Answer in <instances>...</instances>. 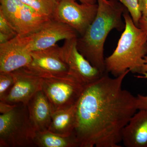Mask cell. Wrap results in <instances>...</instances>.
<instances>
[{"label": "cell", "instance_id": "d4e9b609", "mask_svg": "<svg viewBox=\"0 0 147 147\" xmlns=\"http://www.w3.org/2000/svg\"><path fill=\"white\" fill-rule=\"evenodd\" d=\"M74 1H79L82 3L94 4L96 3L97 0H74Z\"/></svg>", "mask_w": 147, "mask_h": 147}, {"label": "cell", "instance_id": "d6986e66", "mask_svg": "<svg viewBox=\"0 0 147 147\" xmlns=\"http://www.w3.org/2000/svg\"><path fill=\"white\" fill-rule=\"evenodd\" d=\"M17 35L16 32L0 13V44L8 42Z\"/></svg>", "mask_w": 147, "mask_h": 147}, {"label": "cell", "instance_id": "9c48e42d", "mask_svg": "<svg viewBox=\"0 0 147 147\" xmlns=\"http://www.w3.org/2000/svg\"><path fill=\"white\" fill-rule=\"evenodd\" d=\"M76 38L65 40L61 47L63 55L68 67V74L86 86L99 79L103 74L90 63L79 52Z\"/></svg>", "mask_w": 147, "mask_h": 147}, {"label": "cell", "instance_id": "6da1fadb", "mask_svg": "<svg viewBox=\"0 0 147 147\" xmlns=\"http://www.w3.org/2000/svg\"><path fill=\"white\" fill-rule=\"evenodd\" d=\"M129 72L114 78L105 72L84 87L76 104L78 147H121L123 129L138 110L136 96L122 87Z\"/></svg>", "mask_w": 147, "mask_h": 147}, {"label": "cell", "instance_id": "e0dca14e", "mask_svg": "<svg viewBox=\"0 0 147 147\" xmlns=\"http://www.w3.org/2000/svg\"><path fill=\"white\" fill-rule=\"evenodd\" d=\"M43 16L52 18L58 1L56 0H20Z\"/></svg>", "mask_w": 147, "mask_h": 147}, {"label": "cell", "instance_id": "ffe728a7", "mask_svg": "<svg viewBox=\"0 0 147 147\" xmlns=\"http://www.w3.org/2000/svg\"><path fill=\"white\" fill-rule=\"evenodd\" d=\"M123 4L129 12L134 24L139 27V22L142 18V13L139 10V0H118Z\"/></svg>", "mask_w": 147, "mask_h": 147}, {"label": "cell", "instance_id": "5b68a950", "mask_svg": "<svg viewBox=\"0 0 147 147\" xmlns=\"http://www.w3.org/2000/svg\"><path fill=\"white\" fill-rule=\"evenodd\" d=\"M84 87L68 74L44 77L41 90L50 102L54 113L76 104Z\"/></svg>", "mask_w": 147, "mask_h": 147}, {"label": "cell", "instance_id": "603a6c76", "mask_svg": "<svg viewBox=\"0 0 147 147\" xmlns=\"http://www.w3.org/2000/svg\"><path fill=\"white\" fill-rule=\"evenodd\" d=\"M139 5L142 16H147V0H139Z\"/></svg>", "mask_w": 147, "mask_h": 147}, {"label": "cell", "instance_id": "44dd1931", "mask_svg": "<svg viewBox=\"0 0 147 147\" xmlns=\"http://www.w3.org/2000/svg\"><path fill=\"white\" fill-rule=\"evenodd\" d=\"M143 76H138L139 78L147 79V72L142 74ZM137 106L138 110H147V95L144 96L141 94L137 95Z\"/></svg>", "mask_w": 147, "mask_h": 147}, {"label": "cell", "instance_id": "5bb4252c", "mask_svg": "<svg viewBox=\"0 0 147 147\" xmlns=\"http://www.w3.org/2000/svg\"><path fill=\"white\" fill-rule=\"evenodd\" d=\"M122 142L126 147H147V110H139L125 127Z\"/></svg>", "mask_w": 147, "mask_h": 147}, {"label": "cell", "instance_id": "4fadbf2b", "mask_svg": "<svg viewBox=\"0 0 147 147\" xmlns=\"http://www.w3.org/2000/svg\"><path fill=\"white\" fill-rule=\"evenodd\" d=\"M29 119L35 132L48 130L52 121L53 108L42 90L36 93L27 104Z\"/></svg>", "mask_w": 147, "mask_h": 147}, {"label": "cell", "instance_id": "ac0fdd59", "mask_svg": "<svg viewBox=\"0 0 147 147\" xmlns=\"http://www.w3.org/2000/svg\"><path fill=\"white\" fill-rule=\"evenodd\" d=\"M14 84L12 72L0 73V101H3L7 97Z\"/></svg>", "mask_w": 147, "mask_h": 147}, {"label": "cell", "instance_id": "484cf974", "mask_svg": "<svg viewBox=\"0 0 147 147\" xmlns=\"http://www.w3.org/2000/svg\"><path fill=\"white\" fill-rule=\"evenodd\" d=\"M144 60L145 65L144 68H143V72L142 74L144 73V72H147V53L146 55L145 56L144 58Z\"/></svg>", "mask_w": 147, "mask_h": 147}, {"label": "cell", "instance_id": "9a60e30c", "mask_svg": "<svg viewBox=\"0 0 147 147\" xmlns=\"http://www.w3.org/2000/svg\"><path fill=\"white\" fill-rule=\"evenodd\" d=\"M76 104L54 112L48 131L64 137L73 134L76 123Z\"/></svg>", "mask_w": 147, "mask_h": 147}, {"label": "cell", "instance_id": "4316f807", "mask_svg": "<svg viewBox=\"0 0 147 147\" xmlns=\"http://www.w3.org/2000/svg\"><path fill=\"white\" fill-rule=\"evenodd\" d=\"M56 1H57L59 2V1H61V0H56Z\"/></svg>", "mask_w": 147, "mask_h": 147}, {"label": "cell", "instance_id": "8fae6325", "mask_svg": "<svg viewBox=\"0 0 147 147\" xmlns=\"http://www.w3.org/2000/svg\"><path fill=\"white\" fill-rule=\"evenodd\" d=\"M12 73L14 77V85L9 94L3 101L11 104H27L36 93L41 90L43 77L26 67Z\"/></svg>", "mask_w": 147, "mask_h": 147}, {"label": "cell", "instance_id": "cb8c5ba5", "mask_svg": "<svg viewBox=\"0 0 147 147\" xmlns=\"http://www.w3.org/2000/svg\"><path fill=\"white\" fill-rule=\"evenodd\" d=\"M139 27L143 30L147 35V16H142L139 21Z\"/></svg>", "mask_w": 147, "mask_h": 147}, {"label": "cell", "instance_id": "7c38bea8", "mask_svg": "<svg viewBox=\"0 0 147 147\" xmlns=\"http://www.w3.org/2000/svg\"><path fill=\"white\" fill-rule=\"evenodd\" d=\"M31 52L21 36L0 44V73L12 72L28 66L31 63Z\"/></svg>", "mask_w": 147, "mask_h": 147}, {"label": "cell", "instance_id": "3957f363", "mask_svg": "<svg viewBox=\"0 0 147 147\" xmlns=\"http://www.w3.org/2000/svg\"><path fill=\"white\" fill-rule=\"evenodd\" d=\"M125 28L113 53L105 58V72L115 77L129 70L142 74L147 53V35L134 24L128 10L123 13Z\"/></svg>", "mask_w": 147, "mask_h": 147}, {"label": "cell", "instance_id": "8992f818", "mask_svg": "<svg viewBox=\"0 0 147 147\" xmlns=\"http://www.w3.org/2000/svg\"><path fill=\"white\" fill-rule=\"evenodd\" d=\"M0 13L17 35L21 36L34 32L51 19L38 13L20 0H0Z\"/></svg>", "mask_w": 147, "mask_h": 147}, {"label": "cell", "instance_id": "ba28073f", "mask_svg": "<svg viewBox=\"0 0 147 147\" xmlns=\"http://www.w3.org/2000/svg\"><path fill=\"white\" fill-rule=\"evenodd\" d=\"M21 36L31 52L47 49L60 40L76 38L79 35L68 25L51 18L36 31Z\"/></svg>", "mask_w": 147, "mask_h": 147}, {"label": "cell", "instance_id": "277c9868", "mask_svg": "<svg viewBox=\"0 0 147 147\" xmlns=\"http://www.w3.org/2000/svg\"><path fill=\"white\" fill-rule=\"evenodd\" d=\"M34 133L27 104L18 103L0 115V147H35Z\"/></svg>", "mask_w": 147, "mask_h": 147}, {"label": "cell", "instance_id": "52a82bcc", "mask_svg": "<svg viewBox=\"0 0 147 147\" xmlns=\"http://www.w3.org/2000/svg\"><path fill=\"white\" fill-rule=\"evenodd\" d=\"M98 4L78 3L74 0L58 2L53 19L67 24L77 32L79 36L84 34L96 16Z\"/></svg>", "mask_w": 147, "mask_h": 147}, {"label": "cell", "instance_id": "30bf717a", "mask_svg": "<svg viewBox=\"0 0 147 147\" xmlns=\"http://www.w3.org/2000/svg\"><path fill=\"white\" fill-rule=\"evenodd\" d=\"M31 63L26 67L38 75L46 77L68 75V65L64 59L61 47L56 44L44 50L32 51Z\"/></svg>", "mask_w": 147, "mask_h": 147}, {"label": "cell", "instance_id": "7a4b0ae2", "mask_svg": "<svg viewBox=\"0 0 147 147\" xmlns=\"http://www.w3.org/2000/svg\"><path fill=\"white\" fill-rule=\"evenodd\" d=\"M97 2L96 16L84 34L77 37L76 46L90 63L104 74L105 40L112 30H124L125 24L122 17L127 9L118 0H97Z\"/></svg>", "mask_w": 147, "mask_h": 147}, {"label": "cell", "instance_id": "2e32d148", "mask_svg": "<svg viewBox=\"0 0 147 147\" xmlns=\"http://www.w3.org/2000/svg\"><path fill=\"white\" fill-rule=\"evenodd\" d=\"M33 142L35 147H79L73 134L64 137L48 130L35 131Z\"/></svg>", "mask_w": 147, "mask_h": 147}, {"label": "cell", "instance_id": "7402d4cb", "mask_svg": "<svg viewBox=\"0 0 147 147\" xmlns=\"http://www.w3.org/2000/svg\"><path fill=\"white\" fill-rule=\"evenodd\" d=\"M16 104H11L5 101H0V113L5 114L11 111Z\"/></svg>", "mask_w": 147, "mask_h": 147}]
</instances>
